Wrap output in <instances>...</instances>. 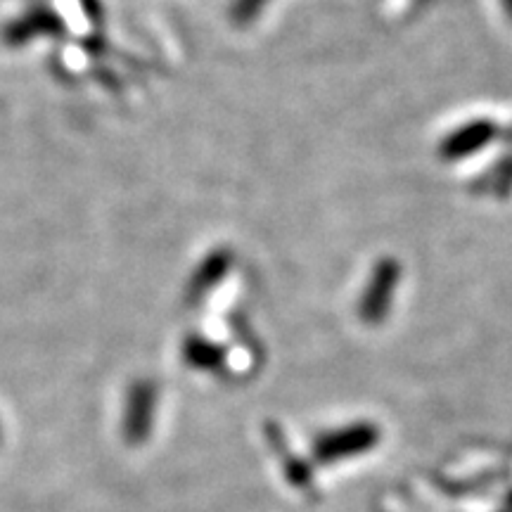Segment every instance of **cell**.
Returning a JSON list of instances; mask_svg holds the SVG:
<instances>
[{
	"label": "cell",
	"instance_id": "6da1fadb",
	"mask_svg": "<svg viewBox=\"0 0 512 512\" xmlns=\"http://www.w3.org/2000/svg\"><path fill=\"white\" fill-rule=\"evenodd\" d=\"M380 434L373 425L361 422V425H349L344 430H335L325 437H320L313 446L318 460L323 463H337V460L354 458L358 453H366L377 444Z\"/></svg>",
	"mask_w": 512,
	"mask_h": 512
},
{
	"label": "cell",
	"instance_id": "7a4b0ae2",
	"mask_svg": "<svg viewBox=\"0 0 512 512\" xmlns=\"http://www.w3.org/2000/svg\"><path fill=\"white\" fill-rule=\"evenodd\" d=\"M401 280V266L394 259H382L370 275L366 292H363L358 313L366 323H377L387 316L389 306H392L396 285Z\"/></svg>",
	"mask_w": 512,
	"mask_h": 512
},
{
	"label": "cell",
	"instance_id": "3957f363",
	"mask_svg": "<svg viewBox=\"0 0 512 512\" xmlns=\"http://www.w3.org/2000/svg\"><path fill=\"white\" fill-rule=\"evenodd\" d=\"M498 126L489 119H475L467 121L465 126H460L458 131L448 133L441 143L439 152L441 157L448 159V162H458V159H467L477 152H482L491 140L496 138Z\"/></svg>",
	"mask_w": 512,
	"mask_h": 512
},
{
	"label": "cell",
	"instance_id": "277c9868",
	"mask_svg": "<svg viewBox=\"0 0 512 512\" xmlns=\"http://www.w3.org/2000/svg\"><path fill=\"white\" fill-rule=\"evenodd\" d=\"M152 399H155V396H150L147 392H143V394L138 392L131 396V406H128L126 422H124V437L131 446L143 444V441L147 439V434H150Z\"/></svg>",
	"mask_w": 512,
	"mask_h": 512
},
{
	"label": "cell",
	"instance_id": "5b68a950",
	"mask_svg": "<svg viewBox=\"0 0 512 512\" xmlns=\"http://www.w3.org/2000/svg\"><path fill=\"white\" fill-rule=\"evenodd\" d=\"M271 441H273L275 446H278V451L283 453V456H280V458H283V463H285L287 477H290L292 482L297 484V486H309V484H311V477H309V467H306L304 463H299V460L294 458L290 451H287V446L280 444L278 434H273V439H271Z\"/></svg>",
	"mask_w": 512,
	"mask_h": 512
},
{
	"label": "cell",
	"instance_id": "8992f818",
	"mask_svg": "<svg viewBox=\"0 0 512 512\" xmlns=\"http://www.w3.org/2000/svg\"><path fill=\"white\" fill-rule=\"evenodd\" d=\"M503 5H505V10H508L512 15V0H503Z\"/></svg>",
	"mask_w": 512,
	"mask_h": 512
}]
</instances>
